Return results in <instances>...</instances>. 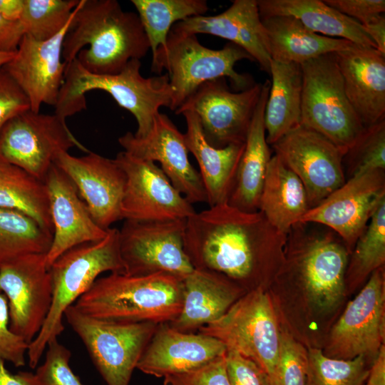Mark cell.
I'll return each instance as SVG.
<instances>
[{
    "label": "cell",
    "mask_w": 385,
    "mask_h": 385,
    "mask_svg": "<svg viewBox=\"0 0 385 385\" xmlns=\"http://www.w3.org/2000/svg\"><path fill=\"white\" fill-rule=\"evenodd\" d=\"M286 241L287 235L260 211L245 212L225 202L187 219L184 247L194 269L246 282L257 276L265 260L279 253Z\"/></svg>",
    "instance_id": "1"
},
{
    "label": "cell",
    "mask_w": 385,
    "mask_h": 385,
    "mask_svg": "<svg viewBox=\"0 0 385 385\" xmlns=\"http://www.w3.org/2000/svg\"><path fill=\"white\" fill-rule=\"evenodd\" d=\"M149 49L137 13L123 11L116 0H80L63 39L62 58L66 63L76 58L91 73L113 75Z\"/></svg>",
    "instance_id": "2"
},
{
    "label": "cell",
    "mask_w": 385,
    "mask_h": 385,
    "mask_svg": "<svg viewBox=\"0 0 385 385\" xmlns=\"http://www.w3.org/2000/svg\"><path fill=\"white\" fill-rule=\"evenodd\" d=\"M183 279L167 273L98 278L73 305L83 314L118 322L170 323L180 314Z\"/></svg>",
    "instance_id": "3"
},
{
    "label": "cell",
    "mask_w": 385,
    "mask_h": 385,
    "mask_svg": "<svg viewBox=\"0 0 385 385\" xmlns=\"http://www.w3.org/2000/svg\"><path fill=\"white\" fill-rule=\"evenodd\" d=\"M140 68V60L133 59L118 73L98 75L87 71L73 59L67 63L54 113L66 120L86 108L88 91L101 90L135 117L138 123L135 135L145 136L160 108H170L173 91L167 73L144 77Z\"/></svg>",
    "instance_id": "4"
},
{
    "label": "cell",
    "mask_w": 385,
    "mask_h": 385,
    "mask_svg": "<svg viewBox=\"0 0 385 385\" xmlns=\"http://www.w3.org/2000/svg\"><path fill=\"white\" fill-rule=\"evenodd\" d=\"M52 279V302L46 321L29 344V365L35 369L48 343L64 330L63 318L73 305L105 272L123 273L119 230L109 228L107 235L96 242L76 245L61 254L49 267Z\"/></svg>",
    "instance_id": "5"
},
{
    "label": "cell",
    "mask_w": 385,
    "mask_h": 385,
    "mask_svg": "<svg viewBox=\"0 0 385 385\" xmlns=\"http://www.w3.org/2000/svg\"><path fill=\"white\" fill-rule=\"evenodd\" d=\"M253 58L241 47L228 43L220 49H212L200 43L197 35L170 31L165 48H158L152 58L151 71L160 75L167 71L173 91L170 109L175 111L204 83L228 78L237 91L252 87V78L237 73V62Z\"/></svg>",
    "instance_id": "6"
},
{
    "label": "cell",
    "mask_w": 385,
    "mask_h": 385,
    "mask_svg": "<svg viewBox=\"0 0 385 385\" xmlns=\"http://www.w3.org/2000/svg\"><path fill=\"white\" fill-rule=\"evenodd\" d=\"M302 92L300 125L348 152L365 128L351 107L334 53L300 64Z\"/></svg>",
    "instance_id": "7"
},
{
    "label": "cell",
    "mask_w": 385,
    "mask_h": 385,
    "mask_svg": "<svg viewBox=\"0 0 385 385\" xmlns=\"http://www.w3.org/2000/svg\"><path fill=\"white\" fill-rule=\"evenodd\" d=\"M198 332L255 362L276 385L280 331L272 301L261 287L239 298L222 317Z\"/></svg>",
    "instance_id": "8"
},
{
    "label": "cell",
    "mask_w": 385,
    "mask_h": 385,
    "mask_svg": "<svg viewBox=\"0 0 385 385\" xmlns=\"http://www.w3.org/2000/svg\"><path fill=\"white\" fill-rule=\"evenodd\" d=\"M107 385H129L134 369L159 324L98 319L73 304L64 313Z\"/></svg>",
    "instance_id": "9"
},
{
    "label": "cell",
    "mask_w": 385,
    "mask_h": 385,
    "mask_svg": "<svg viewBox=\"0 0 385 385\" xmlns=\"http://www.w3.org/2000/svg\"><path fill=\"white\" fill-rule=\"evenodd\" d=\"M287 240L294 249L293 266L311 300L330 309L341 300L345 285L347 250L332 230L297 222Z\"/></svg>",
    "instance_id": "10"
},
{
    "label": "cell",
    "mask_w": 385,
    "mask_h": 385,
    "mask_svg": "<svg viewBox=\"0 0 385 385\" xmlns=\"http://www.w3.org/2000/svg\"><path fill=\"white\" fill-rule=\"evenodd\" d=\"M73 147L88 153L66 120L31 109L13 117L0 130V161L44 181L57 156Z\"/></svg>",
    "instance_id": "11"
},
{
    "label": "cell",
    "mask_w": 385,
    "mask_h": 385,
    "mask_svg": "<svg viewBox=\"0 0 385 385\" xmlns=\"http://www.w3.org/2000/svg\"><path fill=\"white\" fill-rule=\"evenodd\" d=\"M187 220L139 222L124 220L119 230L123 274L167 273L181 279L194 267L184 247Z\"/></svg>",
    "instance_id": "12"
},
{
    "label": "cell",
    "mask_w": 385,
    "mask_h": 385,
    "mask_svg": "<svg viewBox=\"0 0 385 385\" xmlns=\"http://www.w3.org/2000/svg\"><path fill=\"white\" fill-rule=\"evenodd\" d=\"M262 83L233 92L225 78L207 81L175 111L197 115L207 142L217 148L244 143L259 102Z\"/></svg>",
    "instance_id": "13"
},
{
    "label": "cell",
    "mask_w": 385,
    "mask_h": 385,
    "mask_svg": "<svg viewBox=\"0 0 385 385\" xmlns=\"http://www.w3.org/2000/svg\"><path fill=\"white\" fill-rule=\"evenodd\" d=\"M52 290L46 254H28L0 265V293L8 302L10 329L29 344L46 321Z\"/></svg>",
    "instance_id": "14"
},
{
    "label": "cell",
    "mask_w": 385,
    "mask_h": 385,
    "mask_svg": "<svg viewBox=\"0 0 385 385\" xmlns=\"http://www.w3.org/2000/svg\"><path fill=\"white\" fill-rule=\"evenodd\" d=\"M276 155L302 183L309 208L345 183L346 153L317 132L302 125L272 145Z\"/></svg>",
    "instance_id": "15"
},
{
    "label": "cell",
    "mask_w": 385,
    "mask_h": 385,
    "mask_svg": "<svg viewBox=\"0 0 385 385\" xmlns=\"http://www.w3.org/2000/svg\"><path fill=\"white\" fill-rule=\"evenodd\" d=\"M126 177L121 203L123 220L139 222L187 220L191 204L154 162L121 151L114 158Z\"/></svg>",
    "instance_id": "16"
},
{
    "label": "cell",
    "mask_w": 385,
    "mask_h": 385,
    "mask_svg": "<svg viewBox=\"0 0 385 385\" xmlns=\"http://www.w3.org/2000/svg\"><path fill=\"white\" fill-rule=\"evenodd\" d=\"M384 200V170L352 176L318 205L309 208L299 222L327 227L348 248H351Z\"/></svg>",
    "instance_id": "17"
},
{
    "label": "cell",
    "mask_w": 385,
    "mask_h": 385,
    "mask_svg": "<svg viewBox=\"0 0 385 385\" xmlns=\"http://www.w3.org/2000/svg\"><path fill=\"white\" fill-rule=\"evenodd\" d=\"M384 279L382 267L371 274L360 292L332 327L326 356L374 359L384 339ZM373 359V360H374Z\"/></svg>",
    "instance_id": "18"
},
{
    "label": "cell",
    "mask_w": 385,
    "mask_h": 385,
    "mask_svg": "<svg viewBox=\"0 0 385 385\" xmlns=\"http://www.w3.org/2000/svg\"><path fill=\"white\" fill-rule=\"evenodd\" d=\"M118 143L134 157L158 162L172 185L191 204L207 202L200 175L189 160L184 133L167 115L159 113L145 136L127 132L118 138Z\"/></svg>",
    "instance_id": "19"
},
{
    "label": "cell",
    "mask_w": 385,
    "mask_h": 385,
    "mask_svg": "<svg viewBox=\"0 0 385 385\" xmlns=\"http://www.w3.org/2000/svg\"><path fill=\"white\" fill-rule=\"evenodd\" d=\"M73 182L91 217L103 230L122 220L126 177L114 159L89 151L76 157L63 152L54 161Z\"/></svg>",
    "instance_id": "20"
},
{
    "label": "cell",
    "mask_w": 385,
    "mask_h": 385,
    "mask_svg": "<svg viewBox=\"0 0 385 385\" xmlns=\"http://www.w3.org/2000/svg\"><path fill=\"white\" fill-rule=\"evenodd\" d=\"M73 17L48 40L24 35L14 57L3 66L26 94L34 112H39L42 104H56L67 66L62 58L63 42Z\"/></svg>",
    "instance_id": "21"
},
{
    "label": "cell",
    "mask_w": 385,
    "mask_h": 385,
    "mask_svg": "<svg viewBox=\"0 0 385 385\" xmlns=\"http://www.w3.org/2000/svg\"><path fill=\"white\" fill-rule=\"evenodd\" d=\"M44 183L53 225L52 242L46 254L49 268L66 250L83 243L101 240L107 235L108 230L96 224L73 182L54 163Z\"/></svg>",
    "instance_id": "22"
},
{
    "label": "cell",
    "mask_w": 385,
    "mask_h": 385,
    "mask_svg": "<svg viewBox=\"0 0 385 385\" xmlns=\"http://www.w3.org/2000/svg\"><path fill=\"white\" fill-rule=\"evenodd\" d=\"M225 345L201 333L183 332L159 324L136 369L157 378L185 373L226 352Z\"/></svg>",
    "instance_id": "23"
},
{
    "label": "cell",
    "mask_w": 385,
    "mask_h": 385,
    "mask_svg": "<svg viewBox=\"0 0 385 385\" xmlns=\"http://www.w3.org/2000/svg\"><path fill=\"white\" fill-rule=\"evenodd\" d=\"M170 32L179 34H210L243 48L270 73L271 57L257 0H234L225 11L214 16L200 15L175 24Z\"/></svg>",
    "instance_id": "24"
},
{
    "label": "cell",
    "mask_w": 385,
    "mask_h": 385,
    "mask_svg": "<svg viewBox=\"0 0 385 385\" xmlns=\"http://www.w3.org/2000/svg\"><path fill=\"white\" fill-rule=\"evenodd\" d=\"M346 97L364 128L385 120V55L354 44L334 53Z\"/></svg>",
    "instance_id": "25"
},
{
    "label": "cell",
    "mask_w": 385,
    "mask_h": 385,
    "mask_svg": "<svg viewBox=\"0 0 385 385\" xmlns=\"http://www.w3.org/2000/svg\"><path fill=\"white\" fill-rule=\"evenodd\" d=\"M271 82L266 80L245 142L227 203L242 211H259L260 195L271 152L266 140L265 110Z\"/></svg>",
    "instance_id": "26"
},
{
    "label": "cell",
    "mask_w": 385,
    "mask_h": 385,
    "mask_svg": "<svg viewBox=\"0 0 385 385\" xmlns=\"http://www.w3.org/2000/svg\"><path fill=\"white\" fill-rule=\"evenodd\" d=\"M183 115L187 130L184 133L189 153L196 159L210 207L227 202L237 167L245 148L244 143L230 144L217 148L205 140L195 113L186 110Z\"/></svg>",
    "instance_id": "27"
},
{
    "label": "cell",
    "mask_w": 385,
    "mask_h": 385,
    "mask_svg": "<svg viewBox=\"0 0 385 385\" xmlns=\"http://www.w3.org/2000/svg\"><path fill=\"white\" fill-rule=\"evenodd\" d=\"M231 281L217 272L194 269L183 279V308L179 316L168 323L170 326L192 332L219 319L237 300L239 291Z\"/></svg>",
    "instance_id": "28"
},
{
    "label": "cell",
    "mask_w": 385,
    "mask_h": 385,
    "mask_svg": "<svg viewBox=\"0 0 385 385\" xmlns=\"http://www.w3.org/2000/svg\"><path fill=\"white\" fill-rule=\"evenodd\" d=\"M271 59L302 64L327 53L346 50L354 43L339 38L317 34L297 19L289 16L261 18Z\"/></svg>",
    "instance_id": "29"
},
{
    "label": "cell",
    "mask_w": 385,
    "mask_h": 385,
    "mask_svg": "<svg viewBox=\"0 0 385 385\" xmlns=\"http://www.w3.org/2000/svg\"><path fill=\"white\" fill-rule=\"evenodd\" d=\"M261 18L289 16L315 34L344 38L354 44L376 46L361 24L320 0H257Z\"/></svg>",
    "instance_id": "30"
},
{
    "label": "cell",
    "mask_w": 385,
    "mask_h": 385,
    "mask_svg": "<svg viewBox=\"0 0 385 385\" xmlns=\"http://www.w3.org/2000/svg\"><path fill=\"white\" fill-rule=\"evenodd\" d=\"M309 209L305 188L295 173L274 155L269 162L259 211L279 232L287 235Z\"/></svg>",
    "instance_id": "31"
},
{
    "label": "cell",
    "mask_w": 385,
    "mask_h": 385,
    "mask_svg": "<svg viewBox=\"0 0 385 385\" xmlns=\"http://www.w3.org/2000/svg\"><path fill=\"white\" fill-rule=\"evenodd\" d=\"M272 82L265 110L266 140L272 145L300 125L302 73L297 63L272 61Z\"/></svg>",
    "instance_id": "32"
},
{
    "label": "cell",
    "mask_w": 385,
    "mask_h": 385,
    "mask_svg": "<svg viewBox=\"0 0 385 385\" xmlns=\"http://www.w3.org/2000/svg\"><path fill=\"white\" fill-rule=\"evenodd\" d=\"M0 207L23 213L53 235L49 198L44 181L0 161Z\"/></svg>",
    "instance_id": "33"
},
{
    "label": "cell",
    "mask_w": 385,
    "mask_h": 385,
    "mask_svg": "<svg viewBox=\"0 0 385 385\" xmlns=\"http://www.w3.org/2000/svg\"><path fill=\"white\" fill-rule=\"evenodd\" d=\"M147 36L152 58L166 46L173 26L187 18L205 15V0H131Z\"/></svg>",
    "instance_id": "34"
},
{
    "label": "cell",
    "mask_w": 385,
    "mask_h": 385,
    "mask_svg": "<svg viewBox=\"0 0 385 385\" xmlns=\"http://www.w3.org/2000/svg\"><path fill=\"white\" fill-rule=\"evenodd\" d=\"M52 238L30 217L0 207V265L28 254H46Z\"/></svg>",
    "instance_id": "35"
},
{
    "label": "cell",
    "mask_w": 385,
    "mask_h": 385,
    "mask_svg": "<svg viewBox=\"0 0 385 385\" xmlns=\"http://www.w3.org/2000/svg\"><path fill=\"white\" fill-rule=\"evenodd\" d=\"M80 0H24L19 22L24 35L46 41L58 35L73 17Z\"/></svg>",
    "instance_id": "36"
},
{
    "label": "cell",
    "mask_w": 385,
    "mask_h": 385,
    "mask_svg": "<svg viewBox=\"0 0 385 385\" xmlns=\"http://www.w3.org/2000/svg\"><path fill=\"white\" fill-rule=\"evenodd\" d=\"M307 385H363L369 375L366 359H339L326 356L321 349L307 351Z\"/></svg>",
    "instance_id": "37"
},
{
    "label": "cell",
    "mask_w": 385,
    "mask_h": 385,
    "mask_svg": "<svg viewBox=\"0 0 385 385\" xmlns=\"http://www.w3.org/2000/svg\"><path fill=\"white\" fill-rule=\"evenodd\" d=\"M385 262V200L373 214L370 221L359 237L349 268L353 281H361Z\"/></svg>",
    "instance_id": "38"
},
{
    "label": "cell",
    "mask_w": 385,
    "mask_h": 385,
    "mask_svg": "<svg viewBox=\"0 0 385 385\" xmlns=\"http://www.w3.org/2000/svg\"><path fill=\"white\" fill-rule=\"evenodd\" d=\"M351 177L385 170V120L365 130L348 150Z\"/></svg>",
    "instance_id": "39"
},
{
    "label": "cell",
    "mask_w": 385,
    "mask_h": 385,
    "mask_svg": "<svg viewBox=\"0 0 385 385\" xmlns=\"http://www.w3.org/2000/svg\"><path fill=\"white\" fill-rule=\"evenodd\" d=\"M307 371L306 350L289 334L281 332L276 385H307Z\"/></svg>",
    "instance_id": "40"
},
{
    "label": "cell",
    "mask_w": 385,
    "mask_h": 385,
    "mask_svg": "<svg viewBox=\"0 0 385 385\" xmlns=\"http://www.w3.org/2000/svg\"><path fill=\"white\" fill-rule=\"evenodd\" d=\"M44 362L35 374L38 385H83L69 366L71 352L58 338L47 344Z\"/></svg>",
    "instance_id": "41"
},
{
    "label": "cell",
    "mask_w": 385,
    "mask_h": 385,
    "mask_svg": "<svg viewBox=\"0 0 385 385\" xmlns=\"http://www.w3.org/2000/svg\"><path fill=\"white\" fill-rule=\"evenodd\" d=\"M163 385H230L225 354L192 371L163 378Z\"/></svg>",
    "instance_id": "42"
},
{
    "label": "cell",
    "mask_w": 385,
    "mask_h": 385,
    "mask_svg": "<svg viewBox=\"0 0 385 385\" xmlns=\"http://www.w3.org/2000/svg\"><path fill=\"white\" fill-rule=\"evenodd\" d=\"M28 348L29 344L11 331L8 302L4 294L0 293V358L16 367L23 366Z\"/></svg>",
    "instance_id": "43"
},
{
    "label": "cell",
    "mask_w": 385,
    "mask_h": 385,
    "mask_svg": "<svg viewBox=\"0 0 385 385\" xmlns=\"http://www.w3.org/2000/svg\"><path fill=\"white\" fill-rule=\"evenodd\" d=\"M225 366L230 385H272L255 362L233 350H226Z\"/></svg>",
    "instance_id": "44"
},
{
    "label": "cell",
    "mask_w": 385,
    "mask_h": 385,
    "mask_svg": "<svg viewBox=\"0 0 385 385\" xmlns=\"http://www.w3.org/2000/svg\"><path fill=\"white\" fill-rule=\"evenodd\" d=\"M31 109L29 101L9 73L0 67V130L13 117Z\"/></svg>",
    "instance_id": "45"
},
{
    "label": "cell",
    "mask_w": 385,
    "mask_h": 385,
    "mask_svg": "<svg viewBox=\"0 0 385 385\" xmlns=\"http://www.w3.org/2000/svg\"><path fill=\"white\" fill-rule=\"evenodd\" d=\"M327 4L342 14L364 24L384 14V0H325Z\"/></svg>",
    "instance_id": "46"
},
{
    "label": "cell",
    "mask_w": 385,
    "mask_h": 385,
    "mask_svg": "<svg viewBox=\"0 0 385 385\" xmlns=\"http://www.w3.org/2000/svg\"><path fill=\"white\" fill-rule=\"evenodd\" d=\"M24 35L19 21H11L0 15V53H16Z\"/></svg>",
    "instance_id": "47"
},
{
    "label": "cell",
    "mask_w": 385,
    "mask_h": 385,
    "mask_svg": "<svg viewBox=\"0 0 385 385\" xmlns=\"http://www.w3.org/2000/svg\"><path fill=\"white\" fill-rule=\"evenodd\" d=\"M365 32L371 38L376 49L385 55V16L378 15L364 24H361Z\"/></svg>",
    "instance_id": "48"
},
{
    "label": "cell",
    "mask_w": 385,
    "mask_h": 385,
    "mask_svg": "<svg viewBox=\"0 0 385 385\" xmlns=\"http://www.w3.org/2000/svg\"><path fill=\"white\" fill-rule=\"evenodd\" d=\"M4 362L0 358V385H38L34 373L19 371L11 374L6 368Z\"/></svg>",
    "instance_id": "49"
},
{
    "label": "cell",
    "mask_w": 385,
    "mask_h": 385,
    "mask_svg": "<svg viewBox=\"0 0 385 385\" xmlns=\"http://www.w3.org/2000/svg\"><path fill=\"white\" fill-rule=\"evenodd\" d=\"M366 385H385V348H380L369 370Z\"/></svg>",
    "instance_id": "50"
},
{
    "label": "cell",
    "mask_w": 385,
    "mask_h": 385,
    "mask_svg": "<svg viewBox=\"0 0 385 385\" xmlns=\"http://www.w3.org/2000/svg\"><path fill=\"white\" fill-rule=\"evenodd\" d=\"M24 0H0V15L11 21H19L24 10Z\"/></svg>",
    "instance_id": "51"
},
{
    "label": "cell",
    "mask_w": 385,
    "mask_h": 385,
    "mask_svg": "<svg viewBox=\"0 0 385 385\" xmlns=\"http://www.w3.org/2000/svg\"><path fill=\"white\" fill-rule=\"evenodd\" d=\"M14 54L15 53H0V67L8 63Z\"/></svg>",
    "instance_id": "52"
}]
</instances>
